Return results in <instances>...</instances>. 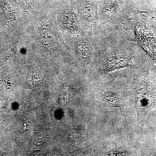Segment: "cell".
I'll return each mask as SVG.
<instances>
[{
  "instance_id": "obj_2",
  "label": "cell",
  "mask_w": 156,
  "mask_h": 156,
  "mask_svg": "<svg viewBox=\"0 0 156 156\" xmlns=\"http://www.w3.org/2000/svg\"><path fill=\"white\" fill-rule=\"evenodd\" d=\"M153 85L152 82L146 76H142L138 84L136 105L138 123L141 130L147 115L154 104L156 93Z\"/></svg>"
},
{
  "instance_id": "obj_4",
  "label": "cell",
  "mask_w": 156,
  "mask_h": 156,
  "mask_svg": "<svg viewBox=\"0 0 156 156\" xmlns=\"http://www.w3.org/2000/svg\"><path fill=\"white\" fill-rule=\"evenodd\" d=\"M80 11L85 23L91 29L97 27L99 19V7L97 2L87 0L81 4Z\"/></svg>"
},
{
  "instance_id": "obj_5",
  "label": "cell",
  "mask_w": 156,
  "mask_h": 156,
  "mask_svg": "<svg viewBox=\"0 0 156 156\" xmlns=\"http://www.w3.org/2000/svg\"><path fill=\"white\" fill-rule=\"evenodd\" d=\"M122 9V5L121 0H104L99 13L101 18L108 20L118 16Z\"/></svg>"
},
{
  "instance_id": "obj_7",
  "label": "cell",
  "mask_w": 156,
  "mask_h": 156,
  "mask_svg": "<svg viewBox=\"0 0 156 156\" xmlns=\"http://www.w3.org/2000/svg\"><path fill=\"white\" fill-rule=\"evenodd\" d=\"M104 99L111 106L119 108L122 106V101L119 95L113 91H108L104 94Z\"/></svg>"
},
{
  "instance_id": "obj_6",
  "label": "cell",
  "mask_w": 156,
  "mask_h": 156,
  "mask_svg": "<svg viewBox=\"0 0 156 156\" xmlns=\"http://www.w3.org/2000/svg\"><path fill=\"white\" fill-rule=\"evenodd\" d=\"M75 46L78 56L86 62L91 61L95 49L90 42L87 40H81L77 42Z\"/></svg>"
},
{
  "instance_id": "obj_3",
  "label": "cell",
  "mask_w": 156,
  "mask_h": 156,
  "mask_svg": "<svg viewBox=\"0 0 156 156\" xmlns=\"http://www.w3.org/2000/svg\"><path fill=\"white\" fill-rule=\"evenodd\" d=\"M134 66L131 56L124 50H113L105 56L100 68L101 75L111 72Z\"/></svg>"
},
{
  "instance_id": "obj_1",
  "label": "cell",
  "mask_w": 156,
  "mask_h": 156,
  "mask_svg": "<svg viewBox=\"0 0 156 156\" xmlns=\"http://www.w3.org/2000/svg\"><path fill=\"white\" fill-rule=\"evenodd\" d=\"M133 14L130 23L135 41L156 66V36L151 27L149 17L144 11L135 10Z\"/></svg>"
},
{
  "instance_id": "obj_8",
  "label": "cell",
  "mask_w": 156,
  "mask_h": 156,
  "mask_svg": "<svg viewBox=\"0 0 156 156\" xmlns=\"http://www.w3.org/2000/svg\"><path fill=\"white\" fill-rule=\"evenodd\" d=\"M126 153L124 150L121 149L115 150L113 151H111L108 153V155L112 156H121L124 155L126 154Z\"/></svg>"
}]
</instances>
